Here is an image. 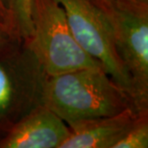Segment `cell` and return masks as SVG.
Returning <instances> with one entry per match:
<instances>
[{
	"mask_svg": "<svg viewBox=\"0 0 148 148\" xmlns=\"http://www.w3.org/2000/svg\"><path fill=\"white\" fill-rule=\"evenodd\" d=\"M57 1L64 8L70 30L78 43L102 64L134 102L131 78L116 51L111 27L102 12L91 0Z\"/></svg>",
	"mask_w": 148,
	"mask_h": 148,
	"instance_id": "277c9868",
	"label": "cell"
},
{
	"mask_svg": "<svg viewBox=\"0 0 148 148\" xmlns=\"http://www.w3.org/2000/svg\"><path fill=\"white\" fill-rule=\"evenodd\" d=\"M102 12L134 90L138 112L148 111V3L138 0H91Z\"/></svg>",
	"mask_w": 148,
	"mask_h": 148,
	"instance_id": "3957f363",
	"label": "cell"
},
{
	"mask_svg": "<svg viewBox=\"0 0 148 148\" xmlns=\"http://www.w3.org/2000/svg\"><path fill=\"white\" fill-rule=\"evenodd\" d=\"M31 19L32 35L22 42L44 76L88 67L104 69L74 38L64 8L57 0H32Z\"/></svg>",
	"mask_w": 148,
	"mask_h": 148,
	"instance_id": "7a4b0ae2",
	"label": "cell"
},
{
	"mask_svg": "<svg viewBox=\"0 0 148 148\" xmlns=\"http://www.w3.org/2000/svg\"><path fill=\"white\" fill-rule=\"evenodd\" d=\"M69 134V125L38 103L14 123L0 140V148H60Z\"/></svg>",
	"mask_w": 148,
	"mask_h": 148,
	"instance_id": "5b68a950",
	"label": "cell"
},
{
	"mask_svg": "<svg viewBox=\"0 0 148 148\" xmlns=\"http://www.w3.org/2000/svg\"><path fill=\"white\" fill-rule=\"evenodd\" d=\"M40 103L54 112L67 125L114 115L135 107L129 94L101 67L44 76Z\"/></svg>",
	"mask_w": 148,
	"mask_h": 148,
	"instance_id": "6da1fadb",
	"label": "cell"
},
{
	"mask_svg": "<svg viewBox=\"0 0 148 148\" xmlns=\"http://www.w3.org/2000/svg\"><path fill=\"white\" fill-rule=\"evenodd\" d=\"M13 41L0 48V119L18 109H25L24 103L29 102L23 98L21 90H24V86H21V77L8 61V50Z\"/></svg>",
	"mask_w": 148,
	"mask_h": 148,
	"instance_id": "52a82bcc",
	"label": "cell"
},
{
	"mask_svg": "<svg viewBox=\"0 0 148 148\" xmlns=\"http://www.w3.org/2000/svg\"><path fill=\"white\" fill-rule=\"evenodd\" d=\"M14 40H17V38H14L13 35L10 33V31L5 26L0 24V48L4 47L5 45H7V44H9L11 41Z\"/></svg>",
	"mask_w": 148,
	"mask_h": 148,
	"instance_id": "8fae6325",
	"label": "cell"
},
{
	"mask_svg": "<svg viewBox=\"0 0 148 148\" xmlns=\"http://www.w3.org/2000/svg\"><path fill=\"white\" fill-rule=\"evenodd\" d=\"M0 24L5 26V27L10 31V33L13 35V37L17 38L14 32V26H13V22H12V18L8 13V11L6 10L4 8V6H3L1 0H0ZM17 40H18V38H17Z\"/></svg>",
	"mask_w": 148,
	"mask_h": 148,
	"instance_id": "30bf717a",
	"label": "cell"
},
{
	"mask_svg": "<svg viewBox=\"0 0 148 148\" xmlns=\"http://www.w3.org/2000/svg\"><path fill=\"white\" fill-rule=\"evenodd\" d=\"M140 112L135 107H129L114 115L70 123V134L60 148H114Z\"/></svg>",
	"mask_w": 148,
	"mask_h": 148,
	"instance_id": "8992f818",
	"label": "cell"
},
{
	"mask_svg": "<svg viewBox=\"0 0 148 148\" xmlns=\"http://www.w3.org/2000/svg\"><path fill=\"white\" fill-rule=\"evenodd\" d=\"M138 1H143V2H146V3H148V0H138Z\"/></svg>",
	"mask_w": 148,
	"mask_h": 148,
	"instance_id": "7c38bea8",
	"label": "cell"
},
{
	"mask_svg": "<svg viewBox=\"0 0 148 148\" xmlns=\"http://www.w3.org/2000/svg\"><path fill=\"white\" fill-rule=\"evenodd\" d=\"M32 0H1L3 6L10 14L16 37L26 41L32 35L31 19Z\"/></svg>",
	"mask_w": 148,
	"mask_h": 148,
	"instance_id": "ba28073f",
	"label": "cell"
},
{
	"mask_svg": "<svg viewBox=\"0 0 148 148\" xmlns=\"http://www.w3.org/2000/svg\"><path fill=\"white\" fill-rule=\"evenodd\" d=\"M148 147V111L140 112L138 117L123 138L114 148H147Z\"/></svg>",
	"mask_w": 148,
	"mask_h": 148,
	"instance_id": "9c48e42d",
	"label": "cell"
}]
</instances>
